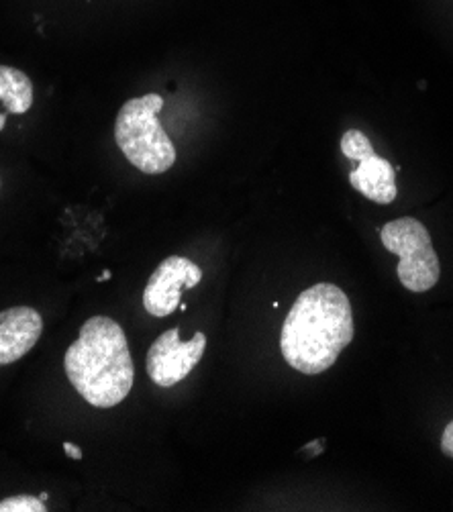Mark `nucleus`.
Instances as JSON below:
<instances>
[{
    "mask_svg": "<svg viewBox=\"0 0 453 512\" xmlns=\"http://www.w3.org/2000/svg\"><path fill=\"white\" fill-rule=\"evenodd\" d=\"M207 349V335L196 333L190 341L180 339L178 329L162 333L149 347L145 368L156 386L172 388L196 368Z\"/></svg>",
    "mask_w": 453,
    "mask_h": 512,
    "instance_id": "39448f33",
    "label": "nucleus"
},
{
    "mask_svg": "<svg viewBox=\"0 0 453 512\" xmlns=\"http://www.w3.org/2000/svg\"><path fill=\"white\" fill-rule=\"evenodd\" d=\"M200 280H203V270L188 258H180V255L166 258L145 284V313L158 319L172 315L182 302V292L198 286Z\"/></svg>",
    "mask_w": 453,
    "mask_h": 512,
    "instance_id": "423d86ee",
    "label": "nucleus"
},
{
    "mask_svg": "<svg viewBox=\"0 0 453 512\" xmlns=\"http://www.w3.org/2000/svg\"><path fill=\"white\" fill-rule=\"evenodd\" d=\"M5 125H7V115H0V131L5 129Z\"/></svg>",
    "mask_w": 453,
    "mask_h": 512,
    "instance_id": "2eb2a0df",
    "label": "nucleus"
},
{
    "mask_svg": "<svg viewBox=\"0 0 453 512\" xmlns=\"http://www.w3.org/2000/svg\"><path fill=\"white\" fill-rule=\"evenodd\" d=\"M354 311L347 294L329 282L302 292L288 311L280 351L290 368L317 376L327 372L354 339Z\"/></svg>",
    "mask_w": 453,
    "mask_h": 512,
    "instance_id": "f257e3e1",
    "label": "nucleus"
},
{
    "mask_svg": "<svg viewBox=\"0 0 453 512\" xmlns=\"http://www.w3.org/2000/svg\"><path fill=\"white\" fill-rule=\"evenodd\" d=\"M64 451H66V455H68L70 459H82V449H80L78 445H74L72 441H66V443H64Z\"/></svg>",
    "mask_w": 453,
    "mask_h": 512,
    "instance_id": "ddd939ff",
    "label": "nucleus"
},
{
    "mask_svg": "<svg viewBox=\"0 0 453 512\" xmlns=\"http://www.w3.org/2000/svg\"><path fill=\"white\" fill-rule=\"evenodd\" d=\"M111 276H113V272H111V270H105L103 274L96 276V282H107Z\"/></svg>",
    "mask_w": 453,
    "mask_h": 512,
    "instance_id": "4468645a",
    "label": "nucleus"
},
{
    "mask_svg": "<svg viewBox=\"0 0 453 512\" xmlns=\"http://www.w3.org/2000/svg\"><path fill=\"white\" fill-rule=\"evenodd\" d=\"M41 333L43 319L31 306H13L0 313V366L19 362L37 345Z\"/></svg>",
    "mask_w": 453,
    "mask_h": 512,
    "instance_id": "0eeeda50",
    "label": "nucleus"
},
{
    "mask_svg": "<svg viewBox=\"0 0 453 512\" xmlns=\"http://www.w3.org/2000/svg\"><path fill=\"white\" fill-rule=\"evenodd\" d=\"M43 500L35 496H11L0 500V512H45Z\"/></svg>",
    "mask_w": 453,
    "mask_h": 512,
    "instance_id": "9b49d317",
    "label": "nucleus"
},
{
    "mask_svg": "<svg viewBox=\"0 0 453 512\" xmlns=\"http://www.w3.org/2000/svg\"><path fill=\"white\" fill-rule=\"evenodd\" d=\"M441 451H443V455L453 459V421L445 427V431L441 435Z\"/></svg>",
    "mask_w": 453,
    "mask_h": 512,
    "instance_id": "f8f14e48",
    "label": "nucleus"
},
{
    "mask_svg": "<svg viewBox=\"0 0 453 512\" xmlns=\"http://www.w3.org/2000/svg\"><path fill=\"white\" fill-rule=\"evenodd\" d=\"M380 239L390 253L400 258L396 274L407 290L427 292L439 282V258L427 227L419 219L402 217L386 223L380 231Z\"/></svg>",
    "mask_w": 453,
    "mask_h": 512,
    "instance_id": "20e7f679",
    "label": "nucleus"
},
{
    "mask_svg": "<svg viewBox=\"0 0 453 512\" xmlns=\"http://www.w3.org/2000/svg\"><path fill=\"white\" fill-rule=\"evenodd\" d=\"M162 109L160 94L129 98L115 121V141L123 156L149 176L164 174L176 164V147L158 119Z\"/></svg>",
    "mask_w": 453,
    "mask_h": 512,
    "instance_id": "7ed1b4c3",
    "label": "nucleus"
},
{
    "mask_svg": "<svg viewBox=\"0 0 453 512\" xmlns=\"http://www.w3.org/2000/svg\"><path fill=\"white\" fill-rule=\"evenodd\" d=\"M349 182L360 194L376 204H390L396 198V174L388 160L378 153L362 158L349 172Z\"/></svg>",
    "mask_w": 453,
    "mask_h": 512,
    "instance_id": "6e6552de",
    "label": "nucleus"
},
{
    "mask_svg": "<svg viewBox=\"0 0 453 512\" xmlns=\"http://www.w3.org/2000/svg\"><path fill=\"white\" fill-rule=\"evenodd\" d=\"M0 102L7 113L23 115L33 105L31 78L11 66H0Z\"/></svg>",
    "mask_w": 453,
    "mask_h": 512,
    "instance_id": "1a4fd4ad",
    "label": "nucleus"
},
{
    "mask_svg": "<svg viewBox=\"0 0 453 512\" xmlns=\"http://www.w3.org/2000/svg\"><path fill=\"white\" fill-rule=\"evenodd\" d=\"M341 151L343 156L351 162H360L362 158L370 156V153H374V147L370 143V139L358 131V129H349L343 137H341Z\"/></svg>",
    "mask_w": 453,
    "mask_h": 512,
    "instance_id": "9d476101",
    "label": "nucleus"
},
{
    "mask_svg": "<svg viewBox=\"0 0 453 512\" xmlns=\"http://www.w3.org/2000/svg\"><path fill=\"white\" fill-rule=\"evenodd\" d=\"M64 368L74 390L96 408L121 404L135 380L125 331L111 317H92L82 325L66 351Z\"/></svg>",
    "mask_w": 453,
    "mask_h": 512,
    "instance_id": "f03ea898",
    "label": "nucleus"
}]
</instances>
